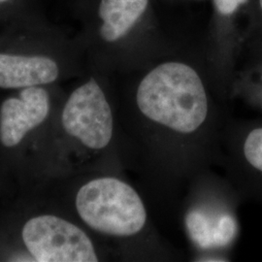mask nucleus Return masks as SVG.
<instances>
[{
  "mask_svg": "<svg viewBox=\"0 0 262 262\" xmlns=\"http://www.w3.org/2000/svg\"><path fill=\"white\" fill-rule=\"evenodd\" d=\"M36 0H0V28L26 10L36 7Z\"/></svg>",
  "mask_w": 262,
  "mask_h": 262,
  "instance_id": "nucleus-10",
  "label": "nucleus"
},
{
  "mask_svg": "<svg viewBox=\"0 0 262 262\" xmlns=\"http://www.w3.org/2000/svg\"><path fill=\"white\" fill-rule=\"evenodd\" d=\"M56 25L32 8L0 28V88L25 89L53 84L61 74L56 55L41 49L60 41Z\"/></svg>",
  "mask_w": 262,
  "mask_h": 262,
  "instance_id": "nucleus-2",
  "label": "nucleus"
},
{
  "mask_svg": "<svg viewBox=\"0 0 262 262\" xmlns=\"http://www.w3.org/2000/svg\"><path fill=\"white\" fill-rule=\"evenodd\" d=\"M149 0H99L96 6V33L106 44L125 37L147 9Z\"/></svg>",
  "mask_w": 262,
  "mask_h": 262,
  "instance_id": "nucleus-8",
  "label": "nucleus"
},
{
  "mask_svg": "<svg viewBox=\"0 0 262 262\" xmlns=\"http://www.w3.org/2000/svg\"><path fill=\"white\" fill-rule=\"evenodd\" d=\"M136 102L150 122L181 134L198 130L209 114L201 78L192 67L177 61L161 63L145 76Z\"/></svg>",
  "mask_w": 262,
  "mask_h": 262,
  "instance_id": "nucleus-1",
  "label": "nucleus"
},
{
  "mask_svg": "<svg viewBox=\"0 0 262 262\" xmlns=\"http://www.w3.org/2000/svg\"><path fill=\"white\" fill-rule=\"evenodd\" d=\"M255 5H256V13L257 17L260 20V34H259V43H257V48L259 49L260 55L262 56V0H255Z\"/></svg>",
  "mask_w": 262,
  "mask_h": 262,
  "instance_id": "nucleus-13",
  "label": "nucleus"
},
{
  "mask_svg": "<svg viewBox=\"0 0 262 262\" xmlns=\"http://www.w3.org/2000/svg\"><path fill=\"white\" fill-rule=\"evenodd\" d=\"M187 223L193 241L205 248L213 245H229L234 241L238 232L237 221L231 214H225L217 221H212L202 213L192 212L187 216Z\"/></svg>",
  "mask_w": 262,
  "mask_h": 262,
  "instance_id": "nucleus-9",
  "label": "nucleus"
},
{
  "mask_svg": "<svg viewBox=\"0 0 262 262\" xmlns=\"http://www.w3.org/2000/svg\"><path fill=\"white\" fill-rule=\"evenodd\" d=\"M234 168L239 185L262 203V122H247L237 126L233 137Z\"/></svg>",
  "mask_w": 262,
  "mask_h": 262,
  "instance_id": "nucleus-7",
  "label": "nucleus"
},
{
  "mask_svg": "<svg viewBox=\"0 0 262 262\" xmlns=\"http://www.w3.org/2000/svg\"><path fill=\"white\" fill-rule=\"evenodd\" d=\"M21 235L35 261H98L90 237L77 225L55 215L30 219Z\"/></svg>",
  "mask_w": 262,
  "mask_h": 262,
  "instance_id": "nucleus-4",
  "label": "nucleus"
},
{
  "mask_svg": "<svg viewBox=\"0 0 262 262\" xmlns=\"http://www.w3.org/2000/svg\"><path fill=\"white\" fill-rule=\"evenodd\" d=\"M249 2L250 0H215V5L222 15L229 16Z\"/></svg>",
  "mask_w": 262,
  "mask_h": 262,
  "instance_id": "nucleus-12",
  "label": "nucleus"
},
{
  "mask_svg": "<svg viewBox=\"0 0 262 262\" xmlns=\"http://www.w3.org/2000/svg\"><path fill=\"white\" fill-rule=\"evenodd\" d=\"M259 72V80L253 82L247 80L245 84V94L249 101L262 111V61L260 66L255 68Z\"/></svg>",
  "mask_w": 262,
  "mask_h": 262,
  "instance_id": "nucleus-11",
  "label": "nucleus"
},
{
  "mask_svg": "<svg viewBox=\"0 0 262 262\" xmlns=\"http://www.w3.org/2000/svg\"><path fill=\"white\" fill-rule=\"evenodd\" d=\"M66 132L93 150L107 147L114 130L112 110L102 88L91 78L70 94L62 112Z\"/></svg>",
  "mask_w": 262,
  "mask_h": 262,
  "instance_id": "nucleus-5",
  "label": "nucleus"
},
{
  "mask_svg": "<svg viewBox=\"0 0 262 262\" xmlns=\"http://www.w3.org/2000/svg\"><path fill=\"white\" fill-rule=\"evenodd\" d=\"M76 209L85 225L116 237L138 234L148 220L138 192L113 177L94 179L81 187L76 196Z\"/></svg>",
  "mask_w": 262,
  "mask_h": 262,
  "instance_id": "nucleus-3",
  "label": "nucleus"
},
{
  "mask_svg": "<svg viewBox=\"0 0 262 262\" xmlns=\"http://www.w3.org/2000/svg\"><path fill=\"white\" fill-rule=\"evenodd\" d=\"M50 97L42 85L20 89L18 97H9L0 107V141L5 147H15L28 131L47 118Z\"/></svg>",
  "mask_w": 262,
  "mask_h": 262,
  "instance_id": "nucleus-6",
  "label": "nucleus"
}]
</instances>
